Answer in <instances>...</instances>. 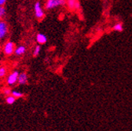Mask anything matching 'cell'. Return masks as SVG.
I'll use <instances>...</instances> for the list:
<instances>
[{"label":"cell","instance_id":"8992f818","mask_svg":"<svg viewBox=\"0 0 132 131\" xmlns=\"http://www.w3.org/2000/svg\"><path fill=\"white\" fill-rule=\"evenodd\" d=\"M28 75L26 73H21L19 74L18 75V84L20 85H25L27 83H28Z\"/></svg>","mask_w":132,"mask_h":131},{"label":"cell","instance_id":"3957f363","mask_svg":"<svg viewBox=\"0 0 132 131\" xmlns=\"http://www.w3.org/2000/svg\"><path fill=\"white\" fill-rule=\"evenodd\" d=\"M18 75H19V72L18 71H15V72H12L11 74H10L9 76L7 77V79H6L7 84L10 85V86L14 85L16 82H18Z\"/></svg>","mask_w":132,"mask_h":131},{"label":"cell","instance_id":"277c9868","mask_svg":"<svg viewBox=\"0 0 132 131\" xmlns=\"http://www.w3.org/2000/svg\"><path fill=\"white\" fill-rule=\"evenodd\" d=\"M15 50V45L12 42H7L4 46V53L6 55H11Z\"/></svg>","mask_w":132,"mask_h":131},{"label":"cell","instance_id":"6da1fadb","mask_svg":"<svg viewBox=\"0 0 132 131\" xmlns=\"http://www.w3.org/2000/svg\"><path fill=\"white\" fill-rule=\"evenodd\" d=\"M65 3V0H47L46 3V8L47 10L54 9L57 6H62Z\"/></svg>","mask_w":132,"mask_h":131},{"label":"cell","instance_id":"ba28073f","mask_svg":"<svg viewBox=\"0 0 132 131\" xmlns=\"http://www.w3.org/2000/svg\"><path fill=\"white\" fill-rule=\"evenodd\" d=\"M36 41H37V42L39 44H44V43L46 42L47 38H46V36L45 35L39 33V34H38L36 36Z\"/></svg>","mask_w":132,"mask_h":131},{"label":"cell","instance_id":"9a60e30c","mask_svg":"<svg viewBox=\"0 0 132 131\" xmlns=\"http://www.w3.org/2000/svg\"><path fill=\"white\" fill-rule=\"evenodd\" d=\"M6 68L5 67H1L0 68V78H3L6 75Z\"/></svg>","mask_w":132,"mask_h":131},{"label":"cell","instance_id":"52a82bcc","mask_svg":"<svg viewBox=\"0 0 132 131\" xmlns=\"http://www.w3.org/2000/svg\"><path fill=\"white\" fill-rule=\"evenodd\" d=\"M68 6L69 8L72 10V9H76L79 7V3H78L77 0H68Z\"/></svg>","mask_w":132,"mask_h":131},{"label":"cell","instance_id":"5b68a950","mask_svg":"<svg viewBox=\"0 0 132 131\" xmlns=\"http://www.w3.org/2000/svg\"><path fill=\"white\" fill-rule=\"evenodd\" d=\"M8 31V27L6 22L4 21H0V39H3Z\"/></svg>","mask_w":132,"mask_h":131},{"label":"cell","instance_id":"9c48e42d","mask_svg":"<svg viewBox=\"0 0 132 131\" xmlns=\"http://www.w3.org/2000/svg\"><path fill=\"white\" fill-rule=\"evenodd\" d=\"M26 51V48L25 46H18V48L16 49V50H14V53L16 55H18V56H21L22 54H24Z\"/></svg>","mask_w":132,"mask_h":131},{"label":"cell","instance_id":"4fadbf2b","mask_svg":"<svg viewBox=\"0 0 132 131\" xmlns=\"http://www.w3.org/2000/svg\"><path fill=\"white\" fill-rule=\"evenodd\" d=\"M40 50H41L40 46H36V48H35V50H34V52H33V57H36L39 54Z\"/></svg>","mask_w":132,"mask_h":131},{"label":"cell","instance_id":"2e32d148","mask_svg":"<svg viewBox=\"0 0 132 131\" xmlns=\"http://www.w3.org/2000/svg\"><path fill=\"white\" fill-rule=\"evenodd\" d=\"M11 90L7 88V89H4L3 90V93L6 95V96H9V95H11Z\"/></svg>","mask_w":132,"mask_h":131},{"label":"cell","instance_id":"30bf717a","mask_svg":"<svg viewBox=\"0 0 132 131\" xmlns=\"http://www.w3.org/2000/svg\"><path fill=\"white\" fill-rule=\"evenodd\" d=\"M123 29V26L122 23H117L112 27V30L116 31H122Z\"/></svg>","mask_w":132,"mask_h":131},{"label":"cell","instance_id":"7a4b0ae2","mask_svg":"<svg viewBox=\"0 0 132 131\" xmlns=\"http://www.w3.org/2000/svg\"><path fill=\"white\" fill-rule=\"evenodd\" d=\"M35 9V14H36V17L37 18V19L39 20H42L44 18V12L42 9L41 4L39 2H36L34 6Z\"/></svg>","mask_w":132,"mask_h":131},{"label":"cell","instance_id":"5bb4252c","mask_svg":"<svg viewBox=\"0 0 132 131\" xmlns=\"http://www.w3.org/2000/svg\"><path fill=\"white\" fill-rule=\"evenodd\" d=\"M6 15V9L3 6H0V19H2Z\"/></svg>","mask_w":132,"mask_h":131},{"label":"cell","instance_id":"7c38bea8","mask_svg":"<svg viewBox=\"0 0 132 131\" xmlns=\"http://www.w3.org/2000/svg\"><path fill=\"white\" fill-rule=\"evenodd\" d=\"M15 101H16V97H14L13 96H10V95H9L7 97H6V103L8 104H13L14 102H15Z\"/></svg>","mask_w":132,"mask_h":131},{"label":"cell","instance_id":"8fae6325","mask_svg":"<svg viewBox=\"0 0 132 131\" xmlns=\"http://www.w3.org/2000/svg\"><path fill=\"white\" fill-rule=\"evenodd\" d=\"M11 95L13 96L16 98H20V97H22L24 96V94L21 92L18 91V90H12L11 91Z\"/></svg>","mask_w":132,"mask_h":131},{"label":"cell","instance_id":"e0dca14e","mask_svg":"<svg viewBox=\"0 0 132 131\" xmlns=\"http://www.w3.org/2000/svg\"><path fill=\"white\" fill-rule=\"evenodd\" d=\"M6 0H0V6H3L6 3Z\"/></svg>","mask_w":132,"mask_h":131}]
</instances>
